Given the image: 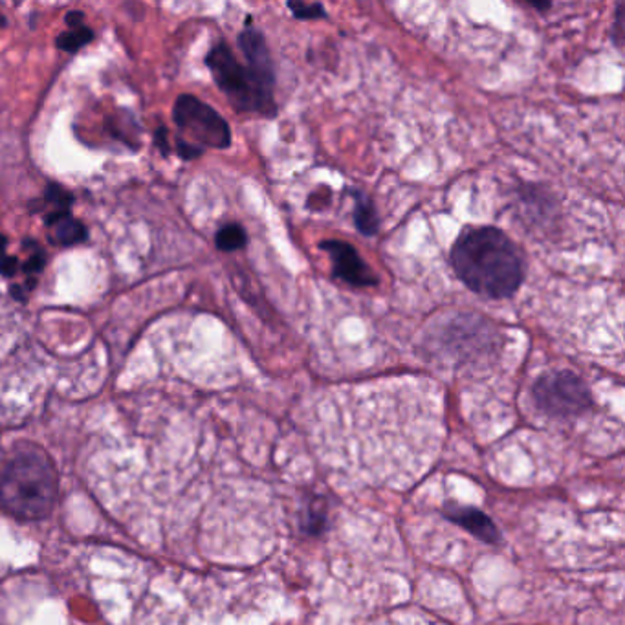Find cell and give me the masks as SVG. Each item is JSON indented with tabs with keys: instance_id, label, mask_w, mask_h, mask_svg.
<instances>
[{
	"instance_id": "1",
	"label": "cell",
	"mask_w": 625,
	"mask_h": 625,
	"mask_svg": "<svg viewBox=\"0 0 625 625\" xmlns=\"http://www.w3.org/2000/svg\"><path fill=\"white\" fill-rule=\"evenodd\" d=\"M239 44L246 64L239 63L226 42H219L205 58L208 69L236 111L275 117L274 67L263 33L248 27L239 36Z\"/></svg>"
},
{
	"instance_id": "2",
	"label": "cell",
	"mask_w": 625,
	"mask_h": 625,
	"mask_svg": "<svg viewBox=\"0 0 625 625\" xmlns=\"http://www.w3.org/2000/svg\"><path fill=\"white\" fill-rule=\"evenodd\" d=\"M452 264L472 292L488 300L514 295L525 278L520 250L495 228H475L458 236Z\"/></svg>"
},
{
	"instance_id": "3",
	"label": "cell",
	"mask_w": 625,
	"mask_h": 625,
	"mask_svg": "<svg viewBox=\"0 0 625 625\" xmlns=\"http://www.w3.org/2000/svg\"><path fill=\"white\" fill-rule=\"evenodd\" d=\"M58 495V472L48 455L38 450L19 453L0 475V503L19 520L47 517Z\"/></svg>"
},
{
	"instance_id": "4",
	"label": "cell",
	"mask_w": 625,
	"mask_h": 625,
	"mask_svg": "<svg viewBox=\"0 0 625 625\" xmlns=\"http://www.w3.org/2000/svg\"><path fill=\"white\" fill-rule=\"evenodd\" d=\"M532 394L537 407L554 419L582 415L593 405V396L584 380L571 371L543 374L534 384Z\"/></svg>"
},
{
	"instance_id": "5",
	"label": "cell",
	"mask_w": 625,
	"mask_h": 625,
	"mask_svg": "<svg viewBox=\"0 0 625 625\" xmlns=\"http://www.w3.org/2000/svg\"><path fill=\"white\" fill-rule=\"evenodd\" d=\"M173 118L180 132L199 143L200 149H226L232 143V131L226 120L195 95H180L174 103Z\"/></svg>"
},
{
	"instance_id": "6",
	"label": "cell",
	"mask_w": 625,
	"mask_h": 625,
	"mask_svg": "<svg viewBox=\"0 0 625 625\" xmlns=\"http://www.w3.org/2000/svg\"><path fill=\"white\" fill-rule=\"evenodd\" d=\"M323 252L329 253L334 263V278L342 279L345 283L356 289L376 286L379 278L371 266L357 255L356 248L343 241H325L320 244Z\"/></svg>"
},
{
	"instance_id": "7",
	"label": "cell",
	"mask_w": 625,
	"mask_h": 625,
	"mask_svg": "<svg viewBox=\"0 0 625 625\" xmlns=\"http://www.w3.org/2000/svg\"><path fill=\"white\" fill-rule=\"evenodd\" d=\"M444 515L447 520L461 526L464 531H468L472 536L477 537L481 542L494 545L500 543L501 534L495 526L494 521L488 515L473 506L446 505L444 506Z\"/></svg>"
},
{
	"instance_id": "8",
	"label": "cell",
	"mask_w": 625,
	"mask_h": 625,
	"mask_svg": "<svg viewBox=\"0 0 625 625\" xmlns=\"http://www.w3.org/2000/svg\"><path fill=\"white\" fill-rule=\"evenodd\" d=\"M48 226L56 230V239L63 246H72L87 239V228L70 216L69 211H56L47 216Z\"/></svg>"
},
{
	"instance_id": "9",
	"label": "cell",
	"mask_w": 625,
	"mask_h": 625,
	"mask_svg": "<svg viewBox=\"0 0 625 625\" xmlns=\"http://www.w3.org/2000/svg\"><path fill=\"white\" fill-rule=\"evenodd\" d=\"M356 199V208H354V222L356 228L365 236H373L379 232V215H376V208H374L373 200L369 199L363 193H354Z\"/></svg>"
},
{
	"instance_id": "10",
	"label": "cell",
	"mask_w": 625,
	"mask_h": 625,
	"mask_svg": "<svg viewBox=\"0 0 625 625\" xmlns=\"http://www.w3.org/2000/svg\"><path fill=\"white\" fill-rule=\"evenodd\" d=\"M216 248L222 252H235L246 246V232L239 224H228V226L219 230L215 236Z\"/></svg>"
},
{
	"instance_id": "11",
	"label": "cell",
	"mask_w": 625,
	"mask_h": 625,
	"mask_svg": "<svg viewBox=\"0 0 625 625\" xmlns=\"http://www.w3.org/2000/svg\"><path fill=\"white\" fill-rule=\"evenodd\" d=\"M94 38V33L90 28L79 24V27H70L69 32L61 33L58 38V47L64 52H78L79 48L89 44Z\"/></svg>"
},
{
	"instance_id": "12",
	"label": "cell",
	"mask_w": 625,
	"mask_h": 625,
	"mask_svg": "<svg viewBox=\"0 0 625 625\" xmlns=\"http://www.w3.org/2000/svg\"><path fill=\"white\" fill-rule=\"evenodd\" d=\"M290 10L294 11L298 19H321L325 17V10L321 4H306V2H289Z\"/></svg>"
},
{
	"instance_id": "13",
	"label": "cell",
	"mask_w": 625,
	"mask_h": 625,
	"mask_svg": "<svg viewBox=\"0 0 625 625\" xmlns=\"http://www.w3.org/2000/svg\"><path fill=\"white\" fill-rule=\"evenodd\" d=\"M47 200L50 204L56 205L58 211H69L70 202H72V195L69 191L59 188V185L52 184L48 188Z\"/></svg>"
},
{
	"instance_id": "14",
	"label": "cell",
	"mask_w": 625,
	"mask_h": 625,
	"mask_svg": "<svg viewBox=\"0 0 625 625\" xmlns=\"http://www.w3.org/2000/svg\"><path fill=\"white\" fill-rule=\"evenodd\" d=\"M615 38L618 42L616 47H622V42H624V4L618 6V13H616Z\"/></svg>"
},
{
	"instance_id": "15",
	"label": "cell",
	"mask_w": 625,
	"mask_h": 625,
	"mask_svg": "<svg viewBox=\"0 0 625 625\" xmlns=\"http://www.w3.org/2000/svg\"><path fill=\"white\" fill-rule=\"evenodd\" d=\"M17 270V259L16 258H8L2 259L0 261V272L4 275H13L16 274Z\"/></svg>"
},
{
	"instance_id": "16",
	"label": "cell",
	"mask_w": 625,
	"mask_h": 625,
	"mask_svg": "<svg viewBox=\"0 0 625 625\" xmlns=\"http://www.w3.org/2000/svg\"><path fill=\"white\" fill-rule=\"evenodd\" d=\"M6 236H0V258L4 259Z\"/></svg>"
},
{
	"instance_id": "17",
	"label": "cell",
	"mask_w": 625,
	"mask_h": 625,
	"mask_svg": "<svg viewBox=\"0 0 625 625\" xmlns=\"http://www.w3.org/2000/svg\"><path fill=\"white\" fill-rule=\"evenodd\" d=\"M532 8H536V10H545V8H551V4H528Z\"/></svg>"
}]
</instances>
